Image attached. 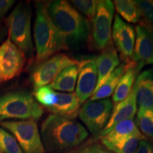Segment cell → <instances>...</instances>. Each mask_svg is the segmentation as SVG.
<instances>
[{"label": "cell", "mask_w": 153, "mask_h": 153, "mask_svg": "<svg viewBox=\"0 0 153 153\" xmlns=\"http://www.w3.org/2000/svg\"><path fill=\"white\" fill-rule=\"evenodd\" d=\"M0 153H24L15 137L0 128Z\"/></svg>", "instance_id": "obj_25"}, {"label": "cell", "mask_w": 153, "mask_h": 153, "mask_svg": "<svg viewBox=\"0 0 153 153\" xmlns=\"http://www.w3.org/2000/svg\"><path fill=\"white\" fill-rule=\"evenodd\" d=\"M71 4L74 8H76L79 12H81L82 14L92 21L94 18L96 13H97V8L99 1L97 0H76V1H72Z\"/></svg>", "instance_id": "obj_27"}, {"label": "cell", "mask_w": 153, "mask_h": 153, "mask_svg": "<svg viewBox=\"0 0 153 153\" xmlns=\"http://www.w3.org/2000/svg\"><path fill=\"white\" fill-rule=\"evenodd\" d=\"M34 96L36 100L46 108L53 106L57 101V91L51 89L49 86H45L36 89Z\"/></svg>", "instance_id": "obj_26"}, {"label": "cell", "mask_w": 153, "mask_h": 153, "mask_svg": "<svg viewBox=\"0 0 153 153\" xmlns=\"http://www.w3.org/2000/svg\"><path fill=\"white\" fill-rule=\"evenodd\" d=\"M114 4L118 14L126 22L131 24H136L140 21L142 16L135 1L116 0Z\"/></svg>", "instance_id": "obj_23"}, {"label": "cell", "mask_w": 153, "mask_h": 153, "mask_svg": "<svg viewBox=\"0 0 153 153\" xmlns=\"http://www.w3.org/2000/svg\"><path fill=\"white\" fill-rule=\"evenodd\" d=\"M26 56L11 41L7 39L0 45V84L19 76L24 68Z\"/></svg>", "instance_id": "obj_10"}, {"label": "cell", "mask_w": 153, "mask_h": 153, "mask_svg": "<svg viewBox=\"0 0 153 153\" xmlns=\"http://www.w3.org/2000/svg\"><path fill=\"white\" fill-rule=\"evenodd\" d=\"M126 64L124 63L120 64V65L105 80L103 85L93 94L89 101H93L106 99L110 96L113 95L117 87L118 82L126 71Z\"/></svg>", "instance_id": "obj_20"}, {"label": "cell", "mask_w": 153, "mask_h": 153, "mask_svg": "<svg viewBox=\"0 0 153 153\" xmlns=\"http://www.w3.org/2000/svg\"><path fill=\"white\" fill-rule=\"evenodd\" d=\"M114 10V4L111 1H99L97 13L91 21L93 43L99 51H103L111 44V26Z\"/></svg>", "instance_id": "obj_8"}, {"label": "cell", "mask_w": 153, "mask_h": 153, "mask_svg": "<svg viewBox=\"0 0 153 153\" xmlns=\"http://www.w3.org/2000/svg\"><path fill=\"white\" fill-rule=\"evenodd\" d=\"M126 69L113 94L112 101L117 104L123 101L131 92L138 72H137L135 63L126 65Z\"/></svg>", "instance_id": "obj_18"}, {"label": "cell", "mask_w": 153, "mask_h": 153, "mask_svg": "<svg viewBox=\"0 0 153 153\" xmlns=\"http://www.w3.org/2000/svg\"><path fill=\"white\" fill-rule=\"evenodd\" d=\"M78 63L79 60L64 53H59L38 64L30 76L34 90L51 85L63 70Z\"/></svg>", "instance_id": "obj_7"}, {"label": "cell", "mask_w": 153, "mask_h": 153, "mask_svg": "<svg viewBox=\"0 0 153 153\" xmlns=\"http://www.w3.org/2000/svg\"><path fill=\"white\" fill-rule=\"evenodd\" d=\"M33 37L37 65L69 48L65 39L55 27L48 13L47 4H36Z\"/></svg>", "instance_id": "obj_3"}, {"label": "cell", "mask_w": 153, "mask_h": 153, "mask_svg": "<svg viewBox=\"0 0 153 153\" xmlns=\"http://www.w3.org/2000/svg\"><path fill=\"white\" fill-rule=\"evenodd\" d=\"M87 153H114L99 145H91L85 148Z\"/></svg>", "instance_id": "obj_31"}, {"label": "cell", "mask_w": 153, "mask_h": 153, "mask_svg": "<svg viewBox=\"0 0 153 153\" xmlns=\"http://www.w3.org/2000/svg\"><path fill=\"white\" fill-rule=\"evenodd\" d=\"M135 153H153V145L146 140H142L139 142L138 147Z\"/></svg>", "instance_id": "obj_29"}, {"label": "cell", "mask_w": 153, "mask_h": 153, "mask_svg": "<svg viewBox=\"0 0 153 153\" xmlns=\"http://www.w3.org/2000/svg\"><path fill=\"white\" fill-rule=\"evenodd\" d=\"M51 20L70 45H78L87 40L90 33L88 20L68 1L56 0L47 4Z\"/></svg>", "instance_id": "obj_2"}, {"label": "cell", "mask_w": 153, "mask_h": 153, "mask_svg": "<svg viewBox=\"0 0 153 153\" xmlns=\"http://www.w3.org/2000/svg\"><path fill=\"white\" fill-rule=\"evenodd\" d=\"M78 75V65H73L63 70L49 86L53 90L72 92L75 88Z\"/></svg>", "instance_id": "obj_19"}, {"label": "cell", "mask_w": 153, "mask_h": 153, "mask_svg": "<svg viewBox=\"0 0 153 153\" xmlns=\"http://www.w3.org/2000/svg\"><path fill=\"white\" fill-rule=\"evenodd\" d=\"M131 136L139 137L143 140L146 139L140 131L133 118L119 122L115 125L106 135L101 137L107 140H116Z\"/></svg>", "instance_id": "obj_21"}, {"label": "cell", "mask_w": 153, "mask_h": 153, "mask_svg": "<svg viewBox=\"0 0 153 153\" xmlns=\"http://www.w3.org/2000/svg\"><path fill=\"white\" fill-rule=\"evenodd\" d=\"M142 140L143 139L135 136L116 140H107L102 137L101 143L106 149L114 153H135L138 147L139 142Z\"/></svg>", "instance_id": "obj_22"}, {"label": "cell", "mask_w": 153, "mask_h": 153, "mask_svg": "<svg viewBox=\"0 0 153 153\" xmlns=\"http://www.w3.org/2000/svg\"><path fill=\"white\" fill-rule=\"evenodd\" d=\"M43 108L29 93L14 91L0 97V121L8 119L37 120Z\"/></svg>", "instance_id": "obj_4"}, {"label": "cell", "mask_w": 153, "mask_h": 153, "mask_svg": "<svg viewBox=\"0 0 153 153\" xmlns=\"http://www.w3.org/2000/svg\"><path fill=\"white\" fill-rule=\"evenodd\" d=\"M68 153H87V152H86L85 148H83L82 149H79V150H76L75 151H72V152H70Z\"/></svg>", "instance_id": "obj_33"}, {"label": "cell", "mask_w": 153, "mask_h": 153, "mask_svg": "<svg viewBox=\"0 0 153 153\" xmlns=\"http://www.w3.org/2000/svg\"><path fill=\"white\" fill-rule=\"evenodd\" d=\"M96 65L97 68L98 80L94 92L103 85L110 74L120 65L119 57L114 48L109 45L103 50L102 53L99 56L96 57Z\"/></svg>", "instance_id": "obj_16"}, {"label": "cell", "mask_w": 153, "mask_h": 153, "mask_svg": "<svg viewBox=\"0 0 153 153\" xmlns=\"http://www.w3.org/2000/svg\"><path fill=\"white\" fill-rule=\"evenodd\" d=\"M137 111L136 101V86L134 84L131 92L123 101L115 105L108 123L102 130L99 135H106L115 125L122 120L132 119L135 116Z\"/></svg>", "instance_id": "obj_14"}, {"label": "cell", "mask_w": 153, "mask_h": 153, "mask_svg": "<svg viewBox=\"0 0 153 153\" xmlns=\"http://www.w3.org/2000/svg\"><path fill=\"white\" fill-rule=\"evenodd\" d=\"M113 104L108 99L88 101L79 109V116L91 133L100 134L106 126L112 112Z\"/></svg>", "instance_id": "obj_9"}, {"label": "cell", "mask_w": 153, "mask_h": 153, "mask_svg": "<svg viewBox=\"0 0 153 153\" xmlns=\"http://www.w3.org/2000/svg\"><path fill=\"white\" fill-rule=\"evenodd\" d=\"M135 84L138 110L153 111V68L140 74Z\"/></svg>", "instance_id": "obj_15"}, {"label": "cell", "mask_w": 153, "mask_h": 153, "mask_svg": "<svg viewBox=\"0 0 153 153\" xmlns=\"http://www.w3.org/2000/svg\"><path fill=\"white\" fill-rule=\"evenodd\" d=\"M14 2L13 0H0V19L8 12Z\"/></svg>", "instance_id": "obj_30"}, {"label": "cell", "mask_w": 153, "mask_h": 153, "mask_svg": "<svg viewBox=\"0 0 153 153\" xmlns=\"http://www.w3.org/2000/svg\"><path fill=\"white\" fill-rule=\"evenodd\" d=\"M98 80L96 57H86L78 63L76 97L82 104L94 92Z\"/></svg>", "instance_id": "obj_12"}, {"label": "cell", "mask_w": 153, "mask_h": 153, "mask_svg": "<svg viewBox=\"0 0 153 153\" xmlns=\"http://www.w3.org/2000/svg\"><path fill=\"white\" fill-rule=\"evenodd\" d=\"M136 125L144 136L153 139V111L137 110Z\"/></svg>", "instance_id": "obj_24"}, {"label": "cell", "mask_w": 153, "mask_h": 153, "mask_svg": "<svg viewBox=\"0 0 153 153\" xmlns=\"http://www.w3.org/2000/svg\"><path fill=\"white\" fill-rule=\"evenodd\" d=\"M30 22V9L22 2L15 7L6 21L9 30L8 38L28 57L33 56L34 51Z\"/></svg>", "instance_id": "obj_5"}, {"label": "cell", "mask_w": 153, "mask_h": 153, "mask_svg": "<svg viewBox=\"0 0 153 153\" xmlns=\"http://www.w3.org/2000/svg\"><path fill=\"white\" fill-rule=\"evenodd\" d=\"M41 139L45 150L60 152L78 146L88 137L82 124L54 114L49 115L41 125Z\"/></svg>", "instance_id": "obj_1"}, {"label": "cell", "mask_w": 153, "mask_h": 153, "mask_svg": "<svg viewBox=\"0 0 153 153\" xmlns=\"http://www.w3.org/2000/svg\"><path fill=\"white\" fill-rule=\"evenodd\" d=\"M111 38L124 64L134 63L133 51L135 30L131 25L124 22L118 14L115 16Z\"/></svg>", "instance_id": "obj_11"}, {"label": "cell", "mask_w": 153, "mask_h": 153, "mask_svg": "<svg viewBox=\"0 0 153 153\" xmlns=\"http://www.w3.org/2000/svg\"><path fill=\"white\" fill-rule=\"evenodd\" d=\"M141 13V16L149 24L153 26V0H139L135 1Z\"/></svg>", "instance_id": "obj_28"}, {"label": "cell", "mask_w": 153, "mask_h": 153, "mask_svg": "<svg viewBox=\"0 0 153 153\" xmlns=\"http://www.w3.org/2000/svg\"><path fill=\"white\" fill-rule=\"evenodd\" d=\"M135 41L133 51V60L137 72L143 67L153 65V38L148 30L142 25L135 27Z\"/></svg>", "instance_id": "obj_13"}, {"label": "cell", "mask_w": 153, "mask_h": 153, "mask_svg": "<svg viewBox=\"0 0 153 153\" xmlns=\"http://www.w3.org/2000/svg\"><path fill=\"white\" fill-rule=\"evenodd\" d=\"M0 126L10 132L24 153H45L35 120H4Z\"/></svg>", "instance_id": "obj_6"}, {"label": "cell", "mask_w": 153, "mask_h": 153, "mask_svg": "<svg viewBox=\"0 0 153 153\" xmlns=\"http://www.w3.org/2000/svg\"><path fill=\"white\" fill-rule=\"evenodd\" d=\"M80 106L75 94L57 92L56 103L47 108L52 114L74 120L79 114Z\"/></svg>", "instance_id": "obj_17"}, {"label": "cell", "mask_w": 153, "mask_h": 153, "mask_svg": "<svg viewBox=\"0 0 153 153\" xmlns=\"http://www.w3.org/2000/svg\"><path fill=\"white\" fill-rule=\"evenodd\" d=\"M142 26H144V27L148 30L149 33L151 34V36H152V37L153 38V26H152V25L150 24H147V23H145V24L142 25Z\"/></svg>", "instance_id": "obj_32"}]
</instances>
